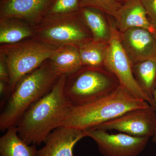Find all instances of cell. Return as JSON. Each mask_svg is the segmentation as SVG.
I'll use <instances>...</instances> for the list:
<instances>
[{"mask_svg": "<svg viewBox=\"0 0 156 156\" xmlns=\"http://www.w3.org/2000/svg\"><path fill=\"white\" fill-rule=\"evenodd\" d=\"M119 85L115 76L108 71L83 66L66 76L64 92L73 106H78L108 95Z\"/></svg>", "mask_w": 156, "mask_h": 156, "instance_id": "cell-6", "label": "cell"}, {"mask_svg": "<svg viewBox=\"0 0 156 156\" xmlns=\"http://www.w3.org/2000/svg\"><path fill=\"white\" fill-rule=\"evenodd\" d=\"M150 106L147 102L137 98L120 85L104 97L83 105H73L61 127L88 131L131 110Z\"/></svg>", "mask_w": 156, "mask_h": 156, "instance_id": "cell-2", "label": "cell"}, {"mask_svg": "<svg viewBox=\"0 0 156 156\" xmlns=\"http://www.w3.org/2000/svg\"><path fill=\"white\" fill-rule=\"evenodd\" d=\"M1 156H3L2 155H1Z\"/></svg>", "mask_w": 156, "mask_h": 156, "instance_id": "cell-26", "label": "cell"}, {"mask_svg": "<svg viewBox=\"0 0 156 156\" xmlns=\"http://www.w3.org/2000/svg\"><path fill=\"white\" fill-rule=\"evenodd\" d=\"M156 111L151 106L131 110L94 129L114 130L131 136L150 138L156 131Z\"/></svg>", "mask_w": 156, "mask_h": 156, "instance_id": "cell-9", "label": "cell"}, {"mask_svg": "<svg viewBox=\"0 0 156 156\" xmlns=\"http://www.w3.org/2000/svg\"><path fill=\"white\" fill-rule=\"evenodd\" d=\"M115 17L120 33L134 27L145 29L152 33L155 30L140 0L128 1L119 9Z\"/></svg>", "mask_w": 156, "mask_h": 156, "instance_id": "cell-13", "label": "cell"}, {"mask_svg": "<svg viewBox=\"0 0 156 156\" xmlns=\"http://www.w3.org/2000/svg\"><path fill=\"white\" fill-rule=\"evenodd\" d=\"M80 7H89L115 17L122 5L115 0H80Z\"/></svg>", "mask_w": 156, "mask_h": 156, "instance_id": "cell-20", "label": "cell"}, {"mask_svg": "<svg viewBox=\"0 0 156 156\" xmlns=\"http://www.w3.org/2000/svg\"><path fill=\"white\" fill-rule=\"evenodd\" d=\"M108 43L89 42L79 48L83 66L92 68L104 66Z\"/></svg>", "mask_w": 156, "mask_h": 156, "instance_id": "cell-19", "label": "cell"}, {"mask_svg": "<svg viewBox=\"0 0 156 156\" xmlns=\"http://www.w3.org/2000/svg\"><path fill=\"white\" fill-rule=\"evenodd\" d=\"M147 14L148 17L156 30V0H140Z\"/></svg>", "mask_w": 156, "mask_h": 156, "instance_id": "cell-22", "label": "cell"}, {"mask_svg": "<svg viewBox=\"0 0 156 156\" xmlns=\"http://www.w3.org/2000/svg\"><path fill=\"white\" fill-rule=\"evenodd\" d=\"M66 76H61L50 92L33 104L17 122L19 137L28 145H40L61 127L73 105L64 92Z\"/></svg>", "mask_w": 156, "mask_h": 156, "instance_id": "cell-1", "label": "cell"}, {"mask_svg": "<svg viewBox=\"0 0 156 156\" xmlns=\"http://www.w3.org/2000/svg\"><path fill=\"white\" fill-rule=\"evenodd\" d=\"M58 48L33 37L14 44L1 45L0 57L9 69L12 92L23 77L51 58Z\"/></svg>", "mask_w": 156, "mask_h": 156, "instance_id": "cell-5", "label": "cell"}, {"mask_svg": "<svg viewBox=\"0 0 156 156\" xmlns=\"http://www.w3.org/2000/svg\"><path fill=\"white\" fill-rule=\"evenodd\" d=\"M36 145H28L19 137L16 126H11L0 138V153L3 156H36Z\"/></svg>", "mask_w": 156, "mask_h": 156, "instance_id": "cell-17", "label": "cell"}, {"mask_svg": "<svg viewBox=\"0 0 156 156\" xmlns=\"http://www.w3.org/2000/svg\"><path fill=\"white\" fill-rule=\"evenodd\" d=\"M61 76L48 59L23 77L2 108L0 130L16 126L24 112L50 92Z\"/></svg>", "mask_w": 156, "mask_h": 156, "instance_id": "cell-3", "label": "cell"}, {"mask_svg": "<svg viewBox=\"0 0 156 156\" xmlns=\"http://www.w3.org/2000/svg\"><path fill=\"white\" fill-rule=\"evenodd\" d=\"M85 136V131L82 130L58 127L48 135L44 146L37 150L36 156H73L76 144Z\"/></svg>", "mask_w": 156, "mask_h": 156, "instance_id": "cell-12", "label": "cell"}, {"mask_svg": "<svg viewBox=\"0 0 156 156\" xmlns=\"http://www.w3.org/2000/svg\"><path fill=\"white\" fill-rule=\"evenodd\" d=\"M0 80L10 83V75L9 69L6 62L0 57ZM10 85V84H9Z\"/></svg>", "mask_w": 156, "mask_h": 156, "instance_id": "cell-23", "label": "cell"}, {"mask_svg": "<svg viewBox=\"0 0 156 156\" xmlns=\"http://www.w3.org/2000/svg\"><path fill=\"white\" fill-rule=\"evenodd\" d=\"M153 98L154 101L155 105V107L156 109V82L155 84V86L154 90L153 93ZM152 141L154 143L156 144V131L154 135L153 136Z\"/></svg>", "mask_w": 156, "mask_h": 156, "instance_id": "cell-24", "label": "cell"}, {"mask_svg": "<svg viewBox=\"0 0 156 156\" xmlns=\"http://www.w3.org/2000/svg\"><path fill=\"white\" fill-rule=\"evenodd\" d=\"M110 27L111 37L108 44L104 66L115 76L120 85L156 109L154 101L141 89L134 77L133 65L122 45L120 33L113 26Z\"/></svg>", "mask_w": 156, "mask_h": 156, "instance_id": "cell-7", "label": "cell"}, {"mask_svg": "<svg viewBox=\"0 0 156 156\" xmlns=\"http://www.w3.org/2000/svg\"><path fill=\"white\" fill-rule=\"evenodd\" d=\"M34 26L15 18L0 19L1 45L14 44L33 38Z\"/></svg>", "mask_w": 156, "mask_h": 156, "instance_id": "cell-14", "label": "cell"}, {"mask_svg": "<svg viewBox=\"0 0 156 156\" xmlns=\"http://www.w3.org/2000/svg\"><path fill=\"white\" fill-rule=\"evenodd\" d=\"M152 34H153L154 37L155 38L156 40V30H154V31L153 32Z\"/></svg>", "mask_w": 156, "mask_h": 156, "instance_id": "cell-25", "label": "cell"}, {"mask_svg": "<svg viewBox=\"0 0 156 156\" xmlns=\"http://www.w3.org/2000/svg\"><path fill=\"white\" fill-rule=\"evenodd\" d=\"M78 14L92 34L93 41L108 43L111 37L110 25L99 10L83 7Z\"/></svg>", "mask_w": 156, "mask_h": 156, "instance_id": "cell-15", "label": "cell"}, {"mask_svg": "<svg viewBox=\"0 0 156 156\" xmlns=\"http://www.w3.org/2000/svg\"><path fill=\"white\" fill-rule=\"evenodd\" d=\"M80 7V0H54L48 15L75 13Z\"/></svg>", "mask_w": 156, "mask_h": 156, "instance_id": "cell-21", "label": "cell"}, {"mask_svg": "<svg viewBox=\"0 0 156 156\" xmlns=\"http://www.w3.org/2000/svg\"><path fill=\"white\" fill-rule=\"evenodd\" d=\"M132 69L136 82L148 96L154 101L153 93L156 82V61L147 60L138 62L133 66Z\"/></svg>", "mask_w": 156, "mask_h": 156, "instance_id": "cell-18", "label": "cell"}, {"mask_svg": "<svg viewBox=\"0 0 156 156\" xmlns=\"http://www.w3.org/2000/svg\"><path fill=\"white\" fill-rule=\"evenodd\" d=\"M120 36L133 66L145 60L156 61V40L150 31L134 27L120 33Z\"/></svg>", "mask_w": 156, "mask_h": 156, "instance_id": "cell-10", "label": "cell"}, {"mask_svg": "<svg viewBox=\"0 0 156 156\" xmlns=\"http://www.w3.org/2000/svg\"><path fill=\"white\" fill-rule=\"evenodd\" d=\"M34 38L58 48L72 46L79 48L93 41L92 34L76 12L47 15L34 26Z\"/></svg>", "mask_w": 156, "mask_h": 156, "instance_id": "cell-4", "label": "cell"}, {"mask_svg": "<svg viewBox=\"0 0 156 156\" xmlns=\"http://www.w3.org/2000/svg\"><path fill=\"white\" fill-rule=\"evenodd\" d=\"M49 60L61 76H67L83 67L79 48L72 46L58 48Z\"/></svg>", "mask_w": 156, "mask_h": 156, "instance_id": "cell-16", "label": "cell"}, {"mask_svg": "<svg viewBox=\"0 0 156 156\" xmlns=\"http://www.w3.org/2000/svg\"><path fill=\"white\" fill-rule=\"evenodd\" d=\"M85 133L86 136L95 140L103 156H138L145 148L150 138L121 132L110 134L100 129H91Z\"/></svg>", "mask_w": 156, "mask_h": 156, "instance_id": "cell-8", "label": "cell"}, {"mask_svg": "<svg viewBox=\"0 0 156 156\" xmlns=\"http://www.w3.org/2000/svg\"><path fill=\"white\" fill-rule=\"evenodd\" d=\"M54 0H3L0 19L15 18L32 25L38 23L48 14Z\"/></svg>", "mask_w": 156, "mask_h": 156, "instance_id": "cell-11", "label": "cell"}]
</instances>
